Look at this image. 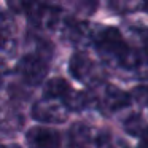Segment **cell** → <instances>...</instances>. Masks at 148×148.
Here are the masks:
<instances>
[{"instance_id": "9c48e42d", "label": "cell", "mask_w": 148, "mask_h": 148, "mask_svg": "<svg viewBox=\"0 0 148 148\" xmlns=\"http://www.w3.org/2000/svg\"><path fill=\"white\" fill-rule=\"evenodd\" d=\"M18 38L14 34V27L11 26V19L0 24V59L8 61L16 54Z\"/></svg>"}, {"instance_id": "8fae6325", "label": "cell", "mask_w": 148, "mask_h": 148, "mask_svg": "<svg viewBox=\"0 0 148 148\" xmlns=\"http://www.w3.org/2000/svg\"><path fill=\"white\" fill-rule=\"evenodd\" d=\"M124 129L129 134H134V135L140 134V132L143 131V121H142L140 115H137V113L129 115L124 121Z\"/></svg>"}, {"instance_id": "52a82bcc", "label": "cell", "mask_w": 148, "mask_h": 148, "mask_svg": "<svg viewBox=\"0 0 148 148\" xmlns=\"http://www.w3.org/2000/svg\"><path fill=\"white\" fill-rule=\"evenodd\" d=\"M64 35L73 43L78 48H84V46L94 45V40H96L97 30L92 29V26L84 21H69L67 27L64 30Z\"/></svg>"}, {"instance_id": "5bb4252c", "label": "cell", "mask_w": 148, "mask_h": 148, "mask_svg": "<svg viewBox=\"0 0 148 148\" xmlns=\"http://www.w3.org/2000/svg\"><path fill=\"white\" fill-rule=\"evenodd\" d=\"M138 148H148V127H147V131H145L143 138H142V142H140V145H138Z\"/></svg>"}, {"instance_id": "9a60e30c", "label": "cell", "mask_w": 148, "mask_h": 148, "mask_svg": "<svg viewBox=\"0 0 148 148\" xmlns=\"http://www.w3.org/2000/svg\"><path fill=\"white\" fill-rule=\"evenodd\" d=\"M143 8L147 10V13H148V3H145V5H143Z\"/></svg>"}, {"instance_id": "7c38bea8", "label": "cell", "mask_w": 148, "mask_h": 148, "mask_svg": "<svg viewBox=\"0 0 148 148\" xmlns=\"http://www.w3.org/2000/svg\"><path fill=\"white\" fill-rule=\"evenodd\" d=\"M131 99H134V102H137L140 107L148 108V84L137 86L134 91H132Z\"/></svg>"}, {"instance_id": "3957f363", "label": "cell", "mask_w": 148, "mask_h": 148, "mask_svg": "<svg viewBox=\"0 0 148 148\" xmlns=\"http://www.w3.org/2000/svg\"><path fill=\"white\" fill-rule=\"evenodd\" d=\"M69 72L75 80L91 88L105 83L103 81V77H105L103 67L92 56H89L86 51H81V49L72 54L70 61H69Z\"/></svg>"}, {"instance_id": "277c9868", "label": "cell", "mask_w": 148, "mask_h": 148, "mask_svg": "<svg viewBox=\"0 0 148 148\" xmlns=\"http://www.w3.org/2000/svg\"><path fill=\"white\" fill-rule=\"evenodd\" d=\"M49 56L51 53L34 51V49L26 53L16 65L19 78L29 86H38L48 75Z\"/></svg>"}, {"instance_id": "2e32d148", "label": "cell", "mask_w": 148, "mask_h": 148, "mask_svg": "<svg viewBox=\"0 0 148 148\" xmlns=\"http://www.w3.org/2000/svg\"><path fill=\"white\" fill-rule=\"evenodd\" d=\"M0 148H8V145H2V143H0Z\"/></svg>"}, {"instance_id": "8992f818", "label": "cell", "mask_w": 148, "mask_h": 148, "mask_svg": "<svg viewBox=\"0 0 148 148\" xmlns=\"http://www.w3.org/2000/svg\"><path fill=\"white\" fill-rule=\"evenodd\" d=\"M26 140L30 148H61L62 145L61 134L46 126L30 127L26 134Z\"/></svg>"}, {"instance_id": "5b68a950", "label": "cell", "mask_w": 148, "mask_h": 148, "mask_svg": "<svg viewBox=\"0 0 148 148\" xmlns=\"http://www.w3.org/2000/svg\"><path fill=\"white\" fill-rule=\"evenodd\" d=\"M69 112L62 100L51 99V97H42L32 105V118L42 124H62L67 121Z\"/></svg>"}, {"instance_id": "7a4b0ae2", "label": "cell", "mask_w": 148, "mask_h": 148, "mask_svg": "<svg viewBox=\"0 0 148 148\" xmlns=\"http://www.w3.org/2000/svg\"><path fill=\"white\" fill-rule=\"evenodd\" d=\"M89 107L100 110L102 113H119L127 108L131 103V96L123 89L108 83H102L88 91Z\"/></svg>"}, {"instance_id": "30bf717a", "label": "cell", "mask_w": 148, "mask_h": 148, "mask_svg": "<svg viewBox=\"0 0 148 148\" xmlns=\"http://www.w3.org/2000/svg\"><path fill=\"white\" fill-rule=\"evenodd\" d=\"M73 92V88L67 83V80L61 77L51 78L46 81L45 89H43V97H51V99L62 100L65 103V100L69 99V96Z\"/></svg>"}, {"instance_id": "4fadbf2b", "label": "cell", "mask_w": 148, "mask_h": 148, "mask_svg": "<svg viewBox=\"0 0 148 148\" xmlns=\"http://www.w3.org/2000/svg\"><path fill=\"white\" fill-rule=\"evenodd\" d=\"M7 73V61L3 59H0V84L3 81V75Z\"/></svg>"}, {"instance_id": "6da1fadb", "label": "cell", "mask_w": 148, "mask_h": 148, "mask_svg": "<svg viewBox=\"0 0 148 148\" xmlns=\"http://www.w3.org/2000/svg\"><path fill=\"white\" fill-rule=\"evenodd\" d=\"M94 46H96L100 59L105 64L126 69V70L131 72L132 59H134V48L127 45V42L116 27H105V29L97 30Z\"/></svg>"}, {"instance_id": "ba28073f", "label": "cell", "mask_w": 148, "mask_h": 148, "mask_svg": "<svg viewBox=\"0 0 148 148\" xmlns=\"http://www.w3.org/2000/svg\"><path fill=\"white\" fill-rule=\"evenodd\" d=\"M94 137L92 131L89 126L83 123H75L67 132L65 138V148H91L94 145Z\"/></svg>"}]
</instances>
